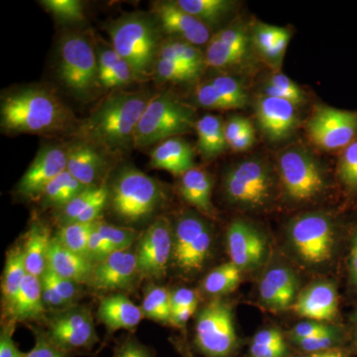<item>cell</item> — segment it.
<instances>
[{"mask_svg":"<svg viewBox=\"0 0 357 357\" xmlns=\"http://www.w3.org/2000/svg\"><path fill=\"white\" fill-rule=\"evenodd\" d=\"M151 98L147 93H114L91 114L81 132L89 143L109 149L134 146L136 129Z\"/></svg>","mask_w":357,"mask_h":357,"instance_id":"obj_1","label":"cell"},{"mask_svg":"<svg viewBox=\"0 0 357 357\" xmlns=\"http://www.w3.org/2000/svg\"><path fill=\"white\" fill-rule=\"evenodd\" d=\"M0 119L9 132L45 134L65 128L70 115L53 93L28 88L2 98Z\"/></svg>","mask_w":357,"mask_h":357,"instance_id":"obj_2","label":"cell"},{"mask_svg":"<svg viewBox=\"0 0 357 357\" xmlns=\"http://www.w3.org/2000/svg\"><path fill=\"white\" fill-rule=\"evenodd\" d=\"M112 48L130 66L138 81L153 76L161 43L152 21L139 14L126 16L109 27Z\"/></svg>","mask_w":357,"mask_h":357,"instance_id":"obj_3","label":"cell"},{"mask_svg":"<svg viewBox=\"0 0 357 357\" xmlns=\"http://www.w3.org/2000/svg\"><path fill=\"white\" fill-rule=\"evenodd\" d=\"M196 123V112L192 107L170 93L155 95L141 116L134 147H149L169 138L180 137L195 129Z\"/></svg>","mask_w":357,"mask_h":357,"instance_id":"obj_4","label":"cell"},{"mask_svg":"<svg viewBox=\"0 0 357 357\" xmlns=\"http://www.w3.org/2000/svg\"><path fill=\"white\" fill-rule=\"evenodd\" d=\"M162 199L163 194L158 183L132 167L119 174L109 191L112 211L128 222H138L150 217Z\"/></svg>","mask_w":357,"mask_h":357,"instance_id":"obj_5","label":"cell"},{"mask_svg":"<svg viewBox=\"0 0 357 357\" xmlns=\"http://www.w3.org/2000/svg\"><path fill=\"white\" fill-rule=\"evenodd\" d=\"M195 342L208 357H227L237 345L232 309L227 302L215 298L199 311Z\"/></svg>","mask_w":357,"mask_h":357,"instance_id":"obj_6","label":"cell"},{"mask_svg":"<svg viewBox=\"0 0 357 357\" xmlns=\"http://www.w3.org/2000/svg\"><path fill=\"white\" fill-rule=\"evenodd\" d=\"M223 190L230 203L241 208H259L271 199L273 178L260 160H244L225 176Z\"/></svg>","mask_w":357,"mask_h":357,"instance_id":"obj_7","label":"cell"},{"mask_svg":"<svg viewBox=\"0 0 357 357\" xmlns=\"http://www.w3.org/2000/svg\"><path fill=\"white\" fill-rule=\"evenodd\" d=\"M335 236L332 220L323 213L300 215L288 227L291 246L310 265L325 264L332 259Z\"/></svg>","mask_w":357,"mask_h":357,"instance_id":"obj_8","label":"cell"},{"mask_svg":"<svg viewBox=\"0 0 357 357\" xmlns=\"http://www.w3.org/2000/svg\"><path fill=\"white\" fill-rule=\"evenodd\" d=\"M60 79L79 98L95 89L98 82V63L93 46L79 35H68L61 42Z\"/></svg>","mask_w":357,"mask_h":357,"instance_id":"obj_9","label":"cell"},{"mask_svg":"<svg viewBox=\"0 0 357 357\" xmlns=\"http://www.w3.org/2000/svg\"><path fill=\"white\" fill-rule=\"evenodd\" d=\"M278 168L284 191L291 201H312L325 190L326 178L321 167L302 148L284 150L279 156Z\"/></svg>","mask_w":357,"mask_h":357,"instance_id":"obj_10","label":"cell"},{"mask_svg":"<svg viewBox=\"0 0 357 357\" xmlns=\"http://www.w3.org/2000/svg\"><path fill=\"white\" fill-rule=\"evenodd\" d=\"M213 236L208 223L192 213L181 215L173 229L172 259L185 273L203 268L210 256Z\"/></svg>","mask_w":357,"mask_h":357,"instance_id":"obj_11","label":"cell"},{"mask_svg":"<svg viewBox=\"0 0 357 357\" xmlns=\"http://www.w3.org/2000/svg\"><path fill=\"white\" fill-rule=\"evenodd\" d=\"M312 143L326 151L344 149L357 139V112L318 107L307 123Z\"/></svg>","mask_w":357,"mask_h":357,"instance_id":"obj_12","label":"cell"},{"mask_svg":"<svg viewBox=\"0 0 357 357\" xmlns=\"http://www.w3.org/2000/svg\"><path fill=\"white\" fill-rule=\"evenodd\" d=\"M135 255L141 276L150 279L165 276L173 255V229L166 218L152 223L141 236Z\"/></svg>","mask_w":357,"mask_h":357,"instance_id":"obj_13","label":"cell"},{"mask_svg":"<svg viewBox=\"0 0 357 357\" xmlns=\"http://www.w3.org/2000/svg\"><path fill=\"white\" fill-rule=\"evenodd\" d=\"M47 335L54 344L68 352L89 349L98 342L93 317L82 307L61 311L49 321Z\"/></svg>","mask_w":357,"mask_h":357,"instance_id":"obj_14","label":"cell"},{"mask_svg":"<svg viewBox=\"0 0 357 357\" xmlns=\"http://www.w3.org/2000/svg\"><path fill=\"white\" fill-rule=\"evenodd\" d=\"M227 249L230 262L241 271L256 269L267 259L266 238L244 220H236L230 223L227 231Z\"/></svg>","mask_w":357,"mask_h":357,"instance_id":"obj_15","label":"cell"},{"mask_svg":"<svg viewBox=\"0 0 357 357\" xmlns=\"http://www.w3.org/2000/svg\"><path fill=\"white\" fill-rule=\"evenodd\" d=\"M255 110L263 134L274 142L285 140L297 126V105L284 98L263 95L256 102Z\"/></svg>","mask_w":357,"mask_h":357,"instance_id":"obj_16","label":"cell"},{"mask_svg":"<svg viewBox=\"0 0 357 357\" xmlns=\"http://www.w3.org/2000/svg\"><path fill=\"white\" fill-rule=\"evenodd\" d=\"M153 7L160 27L167 34L197 47L210 42L211 36L208 26L185 13L175 1L155 2Z\"/></svg>","mask_w":357,"mask_h":357,"instance_id":"obj_17","label":"cell"},{"mask_svg":"<svg viewBox=\"0 0 357 357\" xmlns=\"http://www.w3.org/2000/svg\"><path fill=\"white\" fill-rule=\"evenodd\" d=\"M138 273L135 252L116 251L93 266L89 284L98 291L126 290L130 288Z\"/></svg>","mask_w":357,"mask_h":357,"instance_id":"obj_18","label":"cell"},{"mask_svg":"<svg viewBox=\"0 0 357 357\" xmlns=\"http://www.w3.org/2000/svg\"><path fill=\"white\" fill-rule=\"evenodd\" d=\"M67 170V151L59 147H45L27 169L18 184V192L27 198L42 196L51 181Z\"/></svg>","mask_w":357,"mask_h":357,"instance_id":"obj_19","label":"cell"},{"mask_svg":"<svg viewBox=\"0 0 357 357\" xmlns=\"http://www.w3.org/2000/svg\"><path fill=\"white\" fill-rule=\"evenodd\" d=\"M337 288L331 282L319 281L312 284L298 296L293 311L302 318L312 321H333L337 314Z\"/></svg>","mask_w":357,"mask_h":357,"instance_id":"obj_20","label":"cell"},{"mask_svg":"<svg viewBox=\"0 0 357 357\" xmlns=\"http://www.w3.org/2000/svg\"><path fill=\"white\" fill-rule=\"evenodd\" d=\"M298 278L293 270L284 266L270 268L259 283L260 300L273 311L292 307L297 299Z\"/></svg>","mask_w":357,"mask_h":357,"instance_id":"obj_21","label":"cell"},{"mask_svg":"<svg viewBox=\"0 0 357 357\" xmlns=\"http://www.w3.org/2000/svg\"><path fill=\"white\" fill-rule=\"evenodd\" d=\"M194 149L181 137L162 141L150 153V166L167 171L174 176H183L194 168Z\"/></svg>","mask_w":357,"mask_h":357,"instance_id":"obj_22","label":"cell"},{"mask_svg":"<svg viewBox=\"0 0 357 357\" xmlns=\"http://www.w3.org/2000/svg\"><path fill=\"white\" fill-rule=\"evenodd\" d=\"M47 268L58 276L76 282L79 285L89 284L93 264L84 256L77 255L66 248L56 237H53L49 246Z\"/></svg>","mask_w":357,"mask_h":357,"instance_id":"obj_23","label":"cell"},{"mask_svg":"<svg viewBox=\"0 0 357 357\" xmlns=\"http://www.w3.org/2000/svg\"><path fill=\"white\" fill-rule=\"evenodd\" d=\"M98 317L112 332L132 330L144 318L141 307L136 306L122 294L105 298L98 307Z\"/></svg>","mask_w":357,"mask_h":357,"instance_id":"obj_24","label":"cell"},{"mask_svg":"<svg viewBox=\"0 0 357 357\" xmlns=\"http://www.w3.org/2000/svg\"><path fill=\"white\" fill-rule=\"evenodd\" d=\"M105 167L102 155L89 143L79 142L67 150V171L86 187H96Z\"/></svg>","mask_w":357,"mask_h":357,"instance_id":"obj_25","label":"cell"},{"mask_svg":"<svg viewBox=\"0 0 357 357\" xmlns=\"http://www.w3.org/2000/svg\"><path fill=\"white\" fill-rule=\"evenodd\" d=\"M180 194L182 198L208 217L215 215V208L211 202L213 178L204 169H190L181 176Z\"/></svg>","mask_w":357,"mask_h":357,"instance_id":"obj_26","label":"cell"},{"mask_svg":"<svg viewBox=\"0 0 357 357\" xmlns=\"http://www.w3.org/2000/svg\"><path fill=\"white\" fill-rule=\"evenodd\" d=\"M290 39L291 31L285 27L257 23L252 29L255 48L274 67L281 65Z\"/></svg>","mask_w":357,"mask_h":357,"instance_id":"obj_27","label":"cell"},{"mask_svg":"<svg viewBox=\"0 0 357 357\" xmlns=\"http://www.w3.org/2000/svg\"><path fill=\"white\" fill-rule=\"evenodd\" d=\"M8 310L16 321L36 319L43 316L45 305L42 298L41 279L30 274L26 275L20 290Z\"/></svg>","mask_w":357,"mask_h":357,"instance_id":"obj_28","label":"cell"},{"mask_svg":"<svg viewBox=\"0 0 357 357\" xmlns=\"http://www.w3.org/2000/svg\"><path fill=\"white\" fill-rule=\"evenodd\" d=\"M53 237L50 230L42 225H34L28 232L23 253L26 271L32 276L41 278L48 267L49 246Z\"/></svg>","mask_w":357,"mask_h":357,"instance_id":"obj_29","label":"cell"},{"mask_svg":"<svg viewBox=\"0 0 357 357\" xmlns=\"http://www.w3.org/2000/svg\"><path fill=\"white\" fill-rule=\"evenodd\" d=\"M198 149L202 156L213 159L223 153L227 147L225 135V122L218 115L206 114L197 121Z\"/></svg>","mask_w":357,"mask_h":357,"instance_id":"obj_30","label":"cell"},{"mask_svg":"<svg viewBox=\"0 0 357 357\" xmlns=\"http://www.w3.org/2000/svg\"><path fill=\"white\" fill-rule=\"evenodd\" d=\"M158 58L178 63L198 76L203 72L204 66H206V57L198 47L177 38L162 42Z\"/></svg>","mask_w":357,"mask_h":357,"instance_id":"obj_31","label":"cell"},{"mask_svg":"<svg viewBox=\"0 0 357 357\" xmlns=\"http://www.w3.org/2000/svg\"><path fill=\"white\" fill-rule=\"evenodd\" d=\"M175 2L183 10L198 18L206 26L220 23L236 6L229 0H177Z\"/></svg>","mask_w":357,"mask_h":357,"instance_id":"obj_32","label":"cell"},{"mask_svg":"<svg viewBox=\"0 0 357 357\" xmlns=\"http://www.w3.org/2000/svg\"><path fill=\"white\" fill-rule=\"evenodd\" d=\"M23 248H14L7 255L6 266L2 277L1 291L7 307L11 306L14 298L20 290L26 275Z\"/></svg>","mask_w":357,"mask_h":357,"instance_id":"obj_33","label":"cell"},{"mask_svg":"<svg viewBox=\"0 0 357 357\" xmlns=\"http://www.w3.org/2000/svg\"><path fill=\"white\" fill-rule=\"evenodd\" d=\"M241 272L234 263H223L206 275L203 282L204 292L215 298L234 292L241 283Z\"/></svg>","mask_w":357,"mask_h":357,"instance_id":"obj_34","label":"cell"},{"mask_svg":"<svg viewBox=\"0 0 357 357\" xmlns=\"http://www.w3.org/2000/svg\"><path fill=\"white\" fill-rule=\"evenodd\" d=\"M88 188L66 170L49 183L42 197L52 206L63 208Z\"/></svg>","mask_w":357,"mask_h":357,"instance_id":"obj_35","label":"cell"},{"mask_svg":"<svg viewBox=\"0 0 357 357\" xmlns=\"http://www.w3.org/2000/svg\"><path fill=\"white\" fill-rule=\"evenodd\" d=\"M141 310L144 318L171 324L172 304L170 291L159 286L148 289L141 305Z\"/></svg>","mask_w":357,"mask_h":357,"instance_id":"obj_36","label":"cell"},{"mask_svg":"<svg viewBox=\"0 0 357 357\" xmlns=\"http://www.w3.org/2000/svg\"><path fill=\"white\" fill-rule=\"evenodd\" d=\"M252 357H287L288 347L285 338L277 328L259 331L250 344Z\"/></svg>","mask_w":357,"mask_h":357,"instance_id":"obj_37","label":"cell"},{"mask_svg":"<svg viewBox=\"0 0 357 357\" xmlns=\"http://www.w3.org/2000/svg\"><path fill=\"white\" fill-rule=\"evenodd\" d=\"M96 223V222L68 223L61 227L56 238L66 248L86 258L89 236L95 229Z\"/></svg>","mask_w":357,"mask_h":357,"instance_id":"obj_38","label":"cell"},{"mask_svg":"<svg viewBox=\"0 0 357 357\" xmlns=\"http://www.w3.org/2000/svg\"><path fill=\"white\" fill-rule=\"evenodd\" d=\"M98 232L107 246L109 255L116 251L128 250L135 243L138 234L135 230L119 227L100 222L96 223Z\"/></svg>","mask_w":357,"mask_h":357,"instance_id":"obj_39","label":"cell"},{"mask_svg":"<svg viewBox=\"0 0 357 357\" xmlns=\"http://www.w3.org/2000/svg\"><path fill=\"white\" fill-rule=\"evenodd\" d=\"M264 95L289 100L295 105L305 102L304 91L290 77L281 73H274L264 88Z\"/></svg>","mask_w":357,"mask_h":357,"instance_id":"obj_40","label":"cell"},{"mask_svg":"<svg viewBox=\"0 0 357 357\" xmlns=\"http://www.w3.org/2000/svg\"><path fill=\"white\" fill-rule=\"evenodd\" d=\"M229 109H244L248 103V93L234 77L218 76L210 79Z\"/></svg>","mask_w":357,"mask_h":357,"instance_id":"obj_41","label":"cell"},{"mask_svg":"<svg viewBox=\"0 0 357 357\" xmlns=\"http://www.w3.org/2000/svg\"><path fill=\"white\" fill-rule=\"evenodd\" d=\"M337 173L345 187L352 191L357 190V139L345 147L340 155Z\"/></svg>","mask_w":357,"mask_h":357,"instance_id":"obj_42","label":"cell"},{"mask_svg":"<svg viewBox=\"0 0 357 357\" xmlns=\"http://www.w3.org/2000/svg\"><path fill=\"white\" fill-rule=\"evenodd\" d=\"M41 3L58 20L66 22L84 20L83 3L79 0H44Z\"/></svg>","mask_w":357,"mask_h":357,"instance_id":"obj_43","label":"cell"},{"mask_svg":"<svg viewBox=\"0 0 357 357\" xmlns=\"http://www.w3.org/2000/svg\"><path fill=\"white\" fill-rule=\"evenodd\" d=\"M100 189H102V185L89 187L86 191L79 195L77 198L70 202L67 206H65L62 208V213H61V215H62L61 218H62L64 225L76 222L79 215L89 208V204L95 201L96 197L100 194Z\"/></svg>","mask_w":357,"mask_h":357,"instance_id":"obj_44","label":"cell"},{"mask_svg":"<svg viewBox=\"0 0 357 357\" xmlns=\"http://www.w3.org/2000/svg\"><path fill=\"white\" fill-rule=\"evenodd\" d=\"M155 74L162 81L175 82V83H183V82H192L198 77V75L194 72L178 65L173 61L166 59L158 58L155 68Z\"/></svg>","mask_w":357,"mask_h":357,"instance_id":"obj_45","label":"cell"},{"mask_svg":"<svg viewBox=\"0 0 357 357\" xmlns=\"http://www.w3.org/2000/svg\"><path fill=\"white\" fill-rule=\"evenodd\" d=\"M338 340H340V337H338L337 331L333 328L328 332L319 333V335H314L312 337L304 338V340H296L294 342L307 354H316V352L335 349Z\"/></svg>","mask_w":357,"mask_h":357,"instance_id":"obj_46","label":"cell"},{"mask_svg":"<svg viewBox=\"0 0 357 357\" xmlns=\"http://www.w3.org/2000/svg\"><path fill=\"white\" fill-rule=\"evenodd\" d=\"M218 40L234 49L241 55L248 57L249 52V38L248 33L241 26H231L225 28L215 34Z\"/></svg>","mask_w":357,"mask_h":357,"instance_id":"obj_47","label":"cell"},{"mask_svg":"<svg viewBox=\"0 0 357 357\" xmlns=\"http://www.w3.org/2000/svg\"><path fill=\"white\" fill-rule=\"evenodd\" d=\"M42 276H44L47 280L50 282L54 289L57 291V293L63 298V300L68 303L69 306L77 299V295H79V287H77L79 284L76 283V282L68 280V279L58 276V275L53 273L48 268H47L46 271L44 272Z\"/></svg>","mask_w":357,"mask_h":357,"instance_id":"obj_48","label":"cell"},{"mask_svg":"<svg viewBox=\"0 0 357 357\" xmlns=\"http://www.w3.org/2000/svg\"><path fill=\"white\" fill-rule=\"evenodd\" d=\"M69 352L52 342L47 333H37L36 342L32 351L26 357H69Z\"/></svg>","mask_w":357,"mask_h":357,"instance_id":"obj_49","label":"cell"},{"mask_svg":"<svg viewBox=\"0 0 357 357\" xmlns=\"http://www.w3.org/2000/svg\"><path fill=\"white\" fill-rule=\"evenodd\" d=\"M121 58V56L112 47L102 49L98 53V82H100V86H103L107 83Z\"/></svg>","mask_w":357,"mask_h":357,"instance_id":"obj_50","label":"cell"},{"mask_svg":"<svg viewBox=\"0 0 357 357\" xmlns=\"http://www.w3.org/2000/svg\"><path fill=\"white\" fill-rule=\"evenodd\" d=\"M134 79H136V77L134 76V73L130 66L128 65L126 60L121 58V60L117 63L116 67L112 70V75H110L107 83L103 86V88H121V86H128Z\"/></svg>","mask_w":357,"mask_h":357,"instance_id":"obj_51","label":"cell"},{"mask_svg":"<svg viewBox=\"0 0 357 357\" xmlns=\"http://www.w3.org/2000/svg\"><path fill=\"white\" fill-rule=\"evenodd\" d=\"M332 328L333 326L326 325L325 323L307 319V321H302L294 326L290 335L293 342H296V340H304V338L312 337L314 335H319V333L328 332Z\"/></svg>","mask_w":357,"mask_h":357,"instance_id":"obj_52","label":"cell"},{"mask_svg":"<svg viewBox=\"0 0 357 357\" xmlns=\"http://www.w3.org/2000/svg\"><path fill=\"white\" fill-rule=\"evenodd\" d=\"M199 297L196 291L190 288H178L171 292V304H172V314L185 309V307H198Z\"/></svg>","mask_w":357,"mask_h":357,"instance_id":"obj_53","label":"cell"},{"mask_svg":"<svg viewBox=\"0 0 357 357\" xmlns=\"http://www.w3.org/2000/svg\"><path fill=\"white\" fill-rule=\"evenodd\" d=\"M40 279H41L42 298H43L45 307L60 310V311L68 309L69 305L59 295L50 282L47 280L44 276H41Z\"/></svg>","mask_w":357,"mask_h":357,"instance_id":"obj_54","label":"cell"},{"mask_svg":"<svg viewBox=\"0 0 357 357\" xmlns=\"http://www.w3.org/2000/svg\"><path fill=\"white\" fill-rule=\"evenodd\" d=\"M252 122L243 116H231L225 122V135L227 147L236 139L238 136L252 126Z\"/></svg>","mask_w":357,"mask_h":357,"instance_id":"obj_55","label":"cell"},{"mask_svg":"<svg viewBox=\"0 0 357 357\" xmlns=\"http://www.w3.org/2000/svg\"><path fill=\"white\" fill-rule=\"evenodd\" d=\"M13 326H9L1 331L0 335V357H22V354L13 340Z\"/></svg>","mask_w":357,"mask_h":357,"instance_id":"obj_56","label":"cell"},{"mask_svg":"<svg viewBox=\"0 0 357 357\" xmlns=\"http://www.w3.org/2000/svg\"><path fill=\"white\" fill-rule=\"evenodd\" d=\"M115 357H152V356L144 345L131 338L119 347Z\"/></svg>","mask_w":357,"mask_h":357,"instance_id":"obj_57","label":"cell"},{"mask_svg":"<svg viewBox=\"0 0 357 357\" xmlns=\"http://www.w3.org/2000/svg\"><path fill=\"white\" fill-rule=\"evenodd\" d=\"M255 142V128L250 126L241 136L236 138L231 144L229 145L230 149L234 151H245V150L250 149Z\"/></svg>","mask_w":357,"mask_h":357,"instance_id":"obj_58","label":"cell"},{"mask_svg":"<svg viewBox=\"0 0 357 357\" xmlns=\"http://www.w3.org/2000/svg\"><path fill=\"white\" fill-rule=\"evenodd\" d=\"M351 253H349V270L351 283L357 287V229L351 237Z\"/></svg>","mask_w":357,"mask_h":357,"instance_id":"obj_59","label":"cell"},{"mask_svg":"<svg viewBox=\"0 0 357 357\" xmlns=\"http://www.w3.org/2000/svg\"><path fill=\"white\" fill-rule=\"evenodd\" d=\"M196 310L197 307H185V309L173 312L171 325L176 326V328H183L188 323V321L192 318Z\"/></svg>","mask_w":357,"mask_h":357,"instance_id":"obj_60","label":"cell"},{"mask_svg":"<svg viewBox=\"0 0 357 357\" xmlns=\"http://www.w3.org/2000/svg\"><path fill=\"white\" fill-rule=\"evenodd\" d=\"M302 357H347L344 352L340 349H331L323 352H316V354H307V356Z\"/></svg>","mask_w":357,"mask_h":357,"instance_id":"obj_61","label":"cell"},{"mask_svg":"<svg viewBox=\"0 0 357 357\" xmlns=\"http://www.w3.org/2000/svg\"><path fill=\"white\" fill-rule=\"evenodd\" d=\"M356 328H357V312H356Z\"/></svg>","mask_w":357,"mask_h":357,"instance_id":"obj_62","label":"cell"},{"mask_svg":"<svg viewBox=\"0 0 357 357\" xmlns=\"http://www.w3.org/2000/svg\"><path fill=\"white\" fill-rule=\"evenodd\" d=\"M189 356V357H194V356H192L191 354H189V356Z\"/></svg>","mask_w":357,"mask_h":357,"instance_id":"obj_63","label":"cell"},{"mask_svg":"<svg viewBox=\"0 0 357 357\" xmlns=\"http://www.w3.org/2000/svg\"><path fill=\"white\" fill-rule=\"evenodd\" d=\"M22 357H26V354H24V356H23Z\"/></svg>","mask_w":357,"mask_h":357,"instance_id":"obj_64","label":"cell"}]
</instances>
